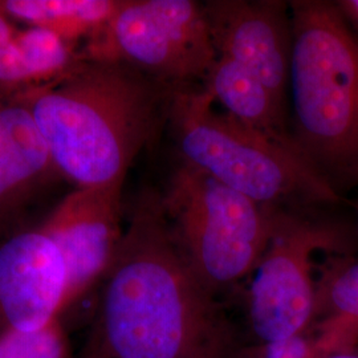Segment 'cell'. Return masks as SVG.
Returning a JSON list of instances; mask_svg holds the SVG:
<instances>
[{
	"instance_id": "cell-7",
	"label": "cell",
	"mask_w": 358,
	"mask_h": 358,
	"mask_svg": "<svg viewBox=\"0 0 358 358\" xmlns=\"http://www.w3.org/2000/svg\"><path fill=\"white\" fill-rule=\"evenodd\" d=\"M84 59L128 65L170 88L203 84L217 55L202 3L121 0Z\"/></svg>"
},
{
	"instance_id": "cell-9",
	"label": "cell",
	"mask_w": 358,
	"mask_h": 358,
	"mask_svg": "<svg viewBox=\"0 0 358 358\" xmlns=\"http://www.w3.org/2000/svg\"><path fill=\"white\" fill-rule=\"evenodd\" d=\"M68 307V272L57 245L38 227L1 236L0 331H38Z\"/></svg>"
},
{
	"instance_id": "cell-16",
	"label": "cell",
	"mask_w": 358,
	"mask_h": 358,
	"mask_svg": "<svg viewBox=\"0 0 358 358\" xmlns=\"http://www.w3.org/2000/svg\"><path fill=\"white\" fill-rule=\"evenodd\" d=\"M328 319L358 332V260L333 256L321 273L317 320Z\"/></svg>"
},
{
	"instance_id": "cell-18",
	"label": "cell",
	"mask_w": 358,
	"mask_h": 358,
	"mask_svg": "<svg viewBox=\"0 0 358 358\" xmlns=\"http://www.w3.org/2000/svg\"><path fill=\"white\" fill-rule=\"evenodd\" d=\"M336 4L348 24L358 35V0H338L336 1Z\"/></svg>"
},
{
	"instance_id": "cell-8",
	"label": "cell",
	"mask_w": 358,
	"mask_h": 358,
	"mask_svg": "<svg viewBox=\"0 0 358 358\" xmlns=\"http://www.w3.org/2000/svg\"><path fill=\"white\" fill-rule=\"evenodd\" d=\"M202 7L217 56L254 73L289 113L294 51L289 1L207 0Z\"/></svg>"
},
{
	"instance_id": "cell-20",
	"label": "cell",
	"mask_w": 358,
	"mask_h": 358,
	"mask_svg": "<svg viewBox=\"0 0 358 358\" xmlns=\"http://www.w3.org/2000/svg\"><path fill=\"white\" fill-rule=\"evenodd\" d=\"M322 358H358V344L336 350Z\"/></svg>"
},
{
	"instance_id": "cell-14",
	"label": "cell",
	"mask_w": 358,
	"mask_h": 358,
	"mask_svg": "<svg viewBox=\"0 0 358 358\" xmlns=\"http://www.w3.org/2000/svg\"><path fill=\"white\" fill-rule=\"evenodd\" d=\"M358 344V332L337 321L316 320L294 337L241 346L234 358H322Z\"/></svg>"
},
{
	"instance_id": "cell-4",
	"label": "cell",
	"mask_w": 358,
	"mask_h": 358,
	"mask_svg": "<svg viewBox=\"0 0 358 358\" xmlns=\"http://www.w3.org/2000/svg\"><path fill=\"white\" fill-rule=\"evenodd\" d=\"M166 122L182 162L255 202L294 208L341 201L301 158L217 110L202 84L171 88Z\"/></svg>"
},
{
	"instance_id": "cell-21",
	"label": "cell",
	"mask_w": 358,
	"mask_h": 358,
	"mask_svg": "<svg viewBox=\"0 0 358 358\" xmlns=\"http://www.w3.org/2000/svg\"><path fill=\"white\" fill-rule=\"evenodd\" d=\"M83 358H109L105 353H103V350L99 348V346L96 345L93 341H90V345L88 349H87V352H85V355H84V357Z\"/></svg>"
},
{
	"instance_id": "cell-5",
	"label": "cell",
	"mask_w": 358,
	"mask_h": 358,
	"mask_svg": "<svg viewBox=\"0 0 358 358\" xmlns=\"http://www.w3.org/2000/svg\"><path fill=\"white\" fill-rule=\"evenodd\" d=\"M161 202L180 254L211 294L219 297L252 275L278 207L255 202L182 161Z\"/></svg>"
},
{
	"instance_id": "cell-12",
	"label": "cell",
	"mask_w": 358,
	"mask_h": 358,
	"mask_svg": "<svg viewBox=\"0 0 358 358\" xmlns=\"http://www.w3.org/2000/svg\"><path fill=\"white\" fill-rule=\"evenodd\" d=\"M202 85L244 128L301 158L291 136L289 113L248 69L217 56Z\"/></svg>"
},
{
	"instance_id": "cell-1",
	"label": "cell",
	"mask_w": 358,
	"mask_h": 358,
	"mask_svg": "<svg viewBox=\"0 0 358 358\" xmlns=\"http://www.w3.org/2000/svg\"><path fill=\"white\" fill-rule=\"evenodd\" d=\"M92 341L109 358H234L241 349L219 299L180 254L153 190L138 198L103 279Z\"/></svg>"
},
{
	"instance_id": "cell-17",
	"label": "cell",
	"mask_w": 358,
	"mask_h": 358,
	"mask_svg": "<svg viewBox=\"0 0 358 358\" xmlns=\"http://www.w3.org/2000/svg\"><path fill=\"white\" fill-rule=\"evenodd\" d=\"M71 343L62 319L34 331H0V358H69Z\"/></svg>"
},
{
	"instance_id": "cell-3",
	"label": "cell",
	"mask_w": 358,
	"mask_h": 358,
	"mask_svg": "<svg viewBox=\"0 0 358 358\" xmlns=\"http://www.w3.org/2000/svg\"><path fill=\"white\" fill-rule=\"evenodd\" d=\"M291 136L338 198L358 186V35L336 1H289Z\"/></svg>"
},
{
	"instance_id": "cell-10",
	"label": "cell",
	"mask_w": 358,
	"mask_h": 358,
	"mask_svg": "<svg viewBox=\"0 0 358 358\" xmlns=\"http://www.w3.org/2000/svg\"><path fill=\"white\" fill-rule=\"evenodd\" d=\"M122 187H75L38 226L64 259L69 282V307L103 282L124 231Z\"/></svg>"
},
{
	"instance_id": "cell-2",
	"label": "cell",
	"mask_w": 358,
	"mask_h": 358,
	"mask_svg": "<svg viewBox=\"0 0 358 358\" xmlns=\"http://www.w3.org/2000/svg\"><path fill=\"white\" fill-rule=\"evenodd\" d=\"M171 88L128 65L81 59L23 94L62 178L122 187L129 167L166 122Z\"/></svg>"
},
{
	"instance_id": "cell-15",
	"label": "cell",
	"mask_w": 358,
	"mask_h": 358,
	"mask_svg": "<svg viewBox=\"0 0 358 358\" xmlns=\"http://www.w3.org/2000/svg\"><path fill=\"white\" fill-rule=\"evenodd\" d=\"M15 44L23 57L34 88L64 76L83 59L73 51L72 43L47 28L19 29Z\"/></svg>"
},
{
	"instance_id": "cell-13",
	"label": "cell",
	"mask_w": 358,
	"mask_h": 358,
	"mask_svg": "<svg viewBox=\"0 0 358 358\" xmlns=\"http://www.w3.org/2000/svg\"><path fill=\"white\" fill-rule=\"evenodd\" d=\"M121 0H0V11L27 27L47 28L72 43L90 40L115 15Z\"/></svg>"
},
{
	"instance_id": "cell-19",
	"label": "cell",
	"mask_w": 358,
	"mask_h": 358,
	"mask_svg": "<svg viewBox=\"0 0 358 358\" xmlns=\"http://www.w3.org/2000/svg\"><path fill=\"white\" fill-rule=\"evenodd\" d=\"M13 23V20L0 11V48L10 45L16 38L19 29L15 28Z\"/></svg>"
},
{
	"instance_id": "cell-11",
	"label": "cell",
	"mask_w": 358,
	"mask_h": 358,
	"mask_svg": "<svg viewBox=\"0 0 358 358\" xmlns=\"http://www.w3.org/2000/svg\"><path fill=\"white\" fill-rule=\"evenodd\" d=\"M57 178L23 94L0 99V238L17 230L27 208Z\"/></svg>"
},
{
	"instance_id": "cell-6",
	"label": "cell",
	"mask_w": 358,
	"mask_h": 358,
	"mask_svg": "<svg viewBox=\"0 0 358 358\" xmlns=\"http://www.w3.org/2000/svg\"><path fill=\"white\" fill-rule=\"evenodd\" d=\"M345 226L310 207H278L268 245L252 272L247 316L255 343L280 341L317 320L320 256L350 255ZM333 257V256H332Z\"/></svg>"
},
{
	"instance_id": "cell-22",
	"label": "cell",
	"mask_w": 358,
	"mask_h": 358,
	"mask_svg": "<svg viewBox=\"0 0 358 358\" xmlns=\"http://www.w3.org/2000/svg\"><path fill=\"white\" fill-rule=\"evenodd\" d=\"M357 214H358V205H357Z\"/></svg>"
}]
</instances>
